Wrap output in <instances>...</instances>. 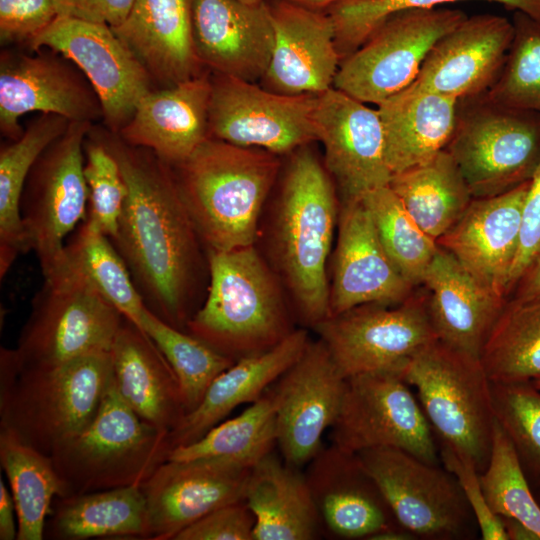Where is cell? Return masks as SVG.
Here are the masks:
<instances>
[{"instance_id": "12", "label": "cell", "mask_w": 540, "mask_h": 540, "mask_svg": "<svg viewBox=\"0 0 540 540\" xmlns=\"http://www.w3.org/2000/svg\"><path fill=\"white\" fill-rule=\"evenodd\" d=\"M466 17L439 7L392 14L341 61L333 87L377 105L414 83L434 44Z\"/></svg>"}, {"instance_id": "8", "label": "cell", "mask_w": 540, "mask_h": 540, "mask_svg": "<svg viewBox=\"0 0 540 540\" xmlns=\"http://www.w3.org/2000/svg\"><path fill=\"white\" fill-rule=\"evenodd\" d=\"M124 315L67 265L44 278L13 348L24 367H52L109 352Z\"/></svg>"}, {"instance_id": "51", "label": "cell", "mask_w": 540, "mask_h": 540, "mask_svg": "<svg viewBox=\"0 0 540 540\" xmlns=\"http://www.w3.org/2000/svg\"><path fill=\"white\" fill-rule=\"evenodd\" d=\"M540 254V161L529 180L522 209L519 245L507 284V297Z\"/></svg>"}, {"instance_id": "27", "label": "cell", "mask_w": 540, "mask_h": 540, "mask_svg": "<svg viewBox=\"0 0 540 540\" xmlns=\"http://www.w3.org/2000/svg\"><path fill=\"white\" fill-rule=\"evenodd\" d=\"M211 71L155 88L137 105L118 133L128 144L147 148L174 166L186 160L209 132Z\"/></svg>"}, {"instance_id": "48", "label": "cell", "mask_w": 540, "mask_h": 540, "mask_svg": "<svg viewBox=\"0 0 540 540\" xmlns=\"http://www.w3.org/2000/svg\"><path fill=\"white\" fill-rule=\"evenodd\" d=\"M438 445L441 462L460 484L480 530L481 539L508 540L501 517L493 513L487 503L479 471L471 461L448 445L441 442Z\"/></svg>"}, {"instance_id": "2", "label": "cell", "mask_w": 540, "mask_h": 540, "mask_svg": "<svg viewBox=\"0 0 540 540\" xmlns=\"http://www.w3.org/2000/svg\"><path fill=\"white\" fill-rule=\"evenodd\" d=\"M331 176L307 146L295 150L282 180L271 226L277 272L302 323L330 317L327 261L339 219Z\"/></svg>"}, {"instance_id": "39", "label": "cell", "mask_w": 540, "mask_h": 540, "mask_svg": "<svg viewBox=\"0 0 540 540\" xmlns=\"http://www.w3.org/2000/svg\"><path fill=\"white\" fill-rule=\"evenodd\" d=\"M270 387L237 416L221 421L197 441L173 448L168 460L217 458L248 468L255 466L277 446L276 410Z\"/></svg>"}, {"instance_id": "11", "label": "cell", "mask_w": 540, "mask_h": 540, "mask_svg": "<svg viewBox=\"0 0 540 540\" xmlns=\"http://www.w3.org/2000/svg\"><path fill=\"white\" fill-rule=\"evenodd\" d=\"M331 443L353 453L388 447L440 465L433 429L409 385L398 371L347 377Z\"/></svg>"}, {"instance_id": "25", "label": "cell", "mask_w": 540, "mask_h": 540, "mask_svg": "<svg viewBox=\"0 0 540 540\" xmlns=\"http://www.w3.org/2000/svg\"><path fill=\"white\" fill-rule=\"evenodd\" d=\"M274 48L262 78L284 95L320 94L333 87L341 58L329 14L290 0L268 5Z\"/></svg>"}, {"instance_id": "28", "label": "cell", "mask_w": 540, "mask_h": 540, "mask_svg": "<svg viewBox=\"0 0 540 540\" xmlns=\"http://www.w3.org/2000/svg\"><path fill=\"white\" fill-rule=\"evenodd\" d=\"M422 284L427 290L428 314L438 340L480 359L484 343L507 299L486 288L440 247Z\"/></svg>"}, {"instance_id": "30", "label": "cell", "mask_w": 540, "mask_h": 540, "mask_svg": "<svg viewBox=\"0 0 540 540\" xmlns=\"http://www.w3.org/2000/svg\"><path fill=\"white\" fill-rule=\"evenodd\" d=\"M110 355L114 385L128 406L154 426L175 428L187 413L180 384L146 332L124 317Z\"/></svg>"}, {"instance_id": "3", "label": "cell", "mask_w": 540, "mask_h": 540, "mask_svg": "<svg viewBox=\"0 0 540 540\" xmlns=\"http://www.w3.org/2000/svg\"><path fill=\"white\" fill-rule=\"evenodd\" d=\"M280 166L277 154L213 137L171 166L207 252L255 244L260 214Z\"/></svg>"}, {"instance_id": "23", "label": "cell", "mask_w": 540, "mask_h": 540, "mask_svg": "<svg viewBox=\"0 0 540 540\" xmlns=\"http://www.w3.org/2000/svg\"><path fill=\"white\" fill-rule=\"evenodd\" d=\"M195 53L204 68L249 82L262 79L274 48L268 4L191 0Z\"/></svg>"}, {"instance_id": "15", "label": "cell", "mask_w": 540, "mask_h": 540, "mask_svg": "<svg viewBox=\"0 0 540 540\" xmlns=\"http://www.w3.org/2000/svg\"><path fill=\"white\" fill-rule=\"evenodd\" d=\"M317 95H284L211 72L210 137L277 155L292 153L317 140L313 125Z\"/></svg>"}, {"instance_id": "43", "label": "cell", "mask_w": 540, "mask_h": 540, "mask_svg": "<svg viewBox=\"0 0 540 540\" xmlns=\"http://www.w3.org/2000/svg\"><path fill=\"white\" fill-rule=\"evenodd\" d=\"M480 482L493 513L522 522L540 539V506L511 440L496 419L490 457Z\"/></svg>"}, {"instance_id": "32", "label": "cell", "mask_w": 540, "mask_h": 540, "mask_svg": "<svg viewBox=\"0 0 540 540\" xmlns=\"http://www.w3.org/2000/svg\"><path fill=\"white\" fill-rule=\"evenodd\" d=\"M392 174L423 164L453 136L459 101L412 83L377 105Z\"/></svg>"}, {"instance_id": "36", "label": "cell", "mask_w": 540, "mask_h": 540, "mask_svg": "<svg viewBox=\"0 0 540 540\" xmlns=\"http://www.w3.org/2000/svg\"><path fill=\"white\" fill-rule=\"evenodd\" d=\"M388 186L417 225L435 241L457 222L473 199L446 149L423 164L392 174Z\"/></svg>"}, {"instance_id": "24", "label": "cell", "mask_w": 540, "mask_h": 540, "mask_svg": "<svg viewBox=\"0 0 540 540\" xmlns=\"http://www.w3.org/2000/svg\"><path fill=\"white\" fill-rule=\"evenodd\" d=\"M513 37L512 20L467 16L434 44L414 83L458 101L483 95L499 76Z\"/></svg>"}, {"instance_id": "45", "label": "cell", "mask_w": 540, "mask_h": 540, "mask_svg": "<svg viewBox=\"0 0 540 540\" xmlns=\"http://www.w3.org/2000/svg\"><path fill=\"white\" fill-rule=\"evenodd\" d=\"M471 0H341L329 7L341 61L359 48L392 14ZM498 3L540 22V0H478Z\"/></svg>"}, {"instance_id": "47", "label": "cell", "mask_w": 540, "mask_h": 540, "mask_svg": "<svg viewBox=\"0 0 540 540\" xmlns=\"http://www.w3.org/2000/svg\"><path fill=\"white\" fill-rule=\"evenodd\" d=\"M84 156L89 191L86 218L112 239L127 197L125 180L115 158L90 131L84 142Z\"/></svg>"}, {"instance_id": "46", "label": "cell", "mask_w": 540, "mask_h": 540, "mask_svg": "<svg viewBox=\"0 0 540 540\" xmlns=\"http://www.w3.org/2000/svg\"><path fill=\"white\" fill-rule=\"evenodd\" d=\"M491 392L496 421L540 481V390L531 381L491 382Z\"/></svg>"}, {"instance_id": "50", "label": "cell", "mask_w": 540, "mask_h": 540, "mask_svg": "<svg viewBox=\"0 0 540 540\" xmlns=\"http://www.w3.org/2000/svg\"><path fill=\"white\" fill-rule=\"evenodd\" d=\"M254 528V515L243 499L213 510L174 540H253Z\"/></svg>"}, {"instance_id": "10", "label": "cell", "mask_w": 540, "mask_h": 540, "mask_svg": "<svg viewBox=\"0 0 540 540\" xmlns=\"http://www.w3.org/2000/svg\"><path fill=\"white\" fill-rule=\"evenodd\" d=\"M92 126L70 122L38 157L23 188L20 216L43 278L65 268L66 238L87 217L84 142Z\"/></svg>"}, {"instance_id": "54", "label": "cell", "mask_w": 540, "mask_h": 540, "mask_svg": "<svg viewBox=\"0 0 540 540\" xmlns=\"http://www.w3.org/2000/svg\"><path fill=\"white\" fill-rule=\"evenodd\" d=\"M514 300H529L540 297V254L519 279L512 290Z\"/></svg>"}, {"instance_id": "16", "label": "cell", "mask_w": 540, "mask_h": 540, "mask_svg": "<svg viewBox=\"0 0 540 540\" xmlns=\"http://www.w3.org/2000/svg\"><path fill=\"white\" fill-rule=\"evenodd\" d=\"M26 48H49L70 59L100 99L102 124L115 133L130 121L138 103L157 88L141 62L103 23L58 16Z\"/></svg>"}, {"instance_id": "6", "label": "cell", "mask_w": 540, "mask_h": 540, "mask_svg": "<svg viewBox=\"0 0 540 540\" xmlns=\"http://www.w3.org/2000/svg\"><path fill=\"white\" fill-rule=\"evenodd\" d=\"M169 431L140 418L119 395L113 378L91 422L50 458L64 496L141 486L168 460Z\"/></svg>"}, {"instance_id": "34", "label": "cell", "mask_w": 540, "mask_h": 540, "mask_svg": "<svg viewBox=\"0 0 540 540\" xmlns=\"http://www.w3.org/2000/svg\"><path fill=\"white\" fill-rule=\"evenodd\" d=\"M45 530L57 540L149 539L146 500L136 485L59 497Z\"/></svg>"}, {"instance_id": "55", "label": "cell", "mask_w": 540, "mask_h": 540, "mask_svg": "<svg viewBox=\"0 0 540 540\" xmlns=\"http://www.w3.org/2000/svg\"><path fill=\"white\" fill-rule=\"evenodd\" d=\"M501 519L508 540H540L539 537L522 522L509 517H501Z\"/></svg>"}, {"instance_id": "38", "label": "cell", "mask_w": 540, "mask_h": 540, "mask_svg": "<svg viewBox=\"0 0 540 540\" xmlns=\"http://www.w3.org/2000/svg\"><path fill=\"white\" fill-rule=\"evenodd\" d=\"M480 362L492 383L540 378V297L505 302L484 343Z\"/></svg>"}, {"instance_id": "35", "label": "cell", "mask_w": 540, "mask_h": 540, "mask_svg": "<svg viewBox=\"0 0 540 540\" xmlns=\"http://www.w3.org/2000/svg\"><path fill=\"white\" fill-rule=\"evenodd\" d=\"M56 114L34 118L22 135L0 149V277L20 254L29 250L20 216V200L28 174L43 151L69 126Z\"/></svg>"}, {"instance_id": "14", "label": "cell", "mask_w": 540, "mask_h": 540, "mask_svg": "<svg viewBox=\"0 0 540 540\" xmlns=\"http://www.w3.org/2000/svg\"><path fill=\"white\" fill-rule=\"evenodd\" d=\"M345 378L374 371H400L419 351L438 340L427 296L401 303L364 304L314 327Z\"/></svg>"}, {"instance_id": "42", "label": "cell", "mask_w": 540, "mask_h": 540, "mask_svg": "<svg viewBox=\"0 0 540 540\" xmlns=\"http://www.w3.org/2000/svg\"><path fill=\"white\" fill-rule=\"evenodd\" d=\"M360 200L392 262L414 287L422 284L439 248L437 242L417 225L388 185L368 192Z\"/></svg>"}, {"instance_id": "56", "label": "cell", "mask_w": 540, "mask_h": 540, "mask_svg": "<svg viewBox=\"0 0 540 540\" xmlns=\"http://www.w3.org/2000/svg\"><path fill=\"white\" fill-rule=\"evenodd\" d=\"M417 539L411 532L404 528H393L381 531L373 535L370 540H413Z\"/></svg>"}, {"instance_id": "53", "label": "cell", "mask_w": 540, "mask_h": 540, "mask_svg": "<svg viewBox=\"0 0 540 540\" xmlns=\"http://www.w3.org/2000/svg\"><path fill=\"white\" fill-rule=\"evenodd\" d=\"M16 509L11 492L0 478V539H17L18 528L15 519Z\"/></svg>"}, {"instance_id": "31", "label": "cell", "mask_w": 540, "mask_h": 540, "mask_svg": "<svg viewBox=\"0 0 540 540\" xmlns=\"http://www.w3.org/2000/svg\"><path fill=\"white\" fill-rule=\"evenodd\" d=\"M309 340L306 329H295L273 348L235 361L214 379L197 407L169 432L171 448L197 441L235 408L259 399L299 358Z\"/></svg>"}, {"instance_id": "5", "label": "cell", "mask_w": 540, "mask_h": 540, "mask_svg": "<svg viewBox=\"0 0 540 540\" xmlns=\"http://www.w3.org/2000/svg\"><path fill=\"white\" fill-rule=\"evenodd\" d=\"M207 256V293L186 332L237 361L273 348L295 330L277 278L254 244Z\"/></svg>"}, {"instance_id": "44", "label": "cell", "mask_w": 540, "mask_h": 540, "mask_svg": "<svg viewBox=\"0 0 540 540\" xmlns=\"http://www.w3.org/2000/svg\"><path fill=\"white\" fill-rule=\"evenodd\" d=\"M514 37L503 68L484 96L497 104L540 114V22L514 11Z\"/></svg>"}, {"instance_id": "1", "label": "cell", "mask_w": 540, "mask_h": 540, "mask_svg": "<svg viewBox=\"0 0 540 540\" xmlns=\"http://www.w3.org/2000/svg\"><path fill=\"white\" fill-rule=\"evenodd\" d=\"M90 132L117 161L127 197L112 242L145 306L186 331L209 283L208 256L181 198L171 165L126 143L103 124Z\"/></svg>"}, {"instance_id": "7", "label": "cell", "mask_w": 540, "mask_h": 540, "mask_svg": "<svg viewBox=\"0 0 540 540\" xmlns=\"http://www.w3.org/2000/svg\"><path fill=\"white\" fill-rule=\"evenodd\" d=\"M399 373L416 388L438 442L483 472L492 448L495 414L491 381L480 359L436 340L415 354Z\"/></svg>"}, {"instance_id": "52", "label": "cell", "mask_w": 540, "mask_h": 540, "mask_svg": "<svg viewBox=\"0 0 540 540\" xmlns=\"http://www.w3.org/2000/svg\"><path fill=\"white\" fill-rule=\"evenodd\" d=\"M58 16L103 23L111 28L126 18L134 0H53Z\"/></svg>"}, {"instance_id": "41", "label": "cell", "mask_w": 540, "mask_h": 540, "mask_svg": "<svg viewBox=\"0 0 540 540\" xmlns=\"http://www.w3.org/2000/svg\"><path fill=\"white\" fill-rule=\"evenodd\" d=\"M140 328L154 341L176 374L187 413L201 402L214 379L235 363L190 333L165 323L148 308Z\"/></svg>"}, {"instance_id": "58", "label": "cell", "mask_w": 540, "mask_h": 540, "mask_svg": "<svg viewBox=\"0 0 540 540\" xmlns=\"http://www.w3.org/2000/svg\"><path fill=\"white\" fill-rule=\"evenodd\" d=\"M240 1L245 2V3H250V4H257V3L263 2L264 0H240Z\"/></svg>"}, {"instance_id": "59", "label": "cell", "mask_w": 540, "mask_h": 540, "mask_svg": "<svg viewBox=\"0 0 540 540\" xmlns=\"http://www.w3.org/2000/svg\"><path fill=\"white\" fill-rule=\"evenodd\" d=\"M531 382L534 384V386H535L536 388H538V389L540 390V378L534 379V380L531 381Z\"/></svg>"}, {"instance_id": "18", "label": "cell", "mask_w": 540, "mask_h": 540, "mask_svg": "<svg viewBox=\"0 0 540 540\" xmlns=\"http://www.w3.org/2000/svg\"><path fill=\"white\" fill-rule=\"evenodd\" d=\"M345 380L318 338L309 340L299 358L270 387L277 446L287 464L301 469L322 448L323 434L338 416Z\"/></svg>"}, {"instance_id": "29", "label": "cell", "mask_w": 540, "mask_h": 540, "mask_svg": "<svg viewBox=\"0 0 540 540\" xmlns=\"http://www.w3.org/2000/svg\"><path fill=\"white\" fill-rule=\"evenodd\" d=\"M112 29L157 88L208 70L194 49L191 0H134L123 22Z\"/></svg>"}, {"instance_id": "17", "label": "cell", "mask_w": 540, "mask_h": 540, "mask_svg": "<svg viewBox=\"0 0 540 540\" xmlns=\"http://www.w3.org/2000/svg\"><path fill=\"white\" fill-rule=\"evenodd\" d=\"M24 52L5 49L0 54V131L11 141L24 128L20 119L40 112L70 122L103 121V108L82 71L67 57L49 48Z\"/></svg>"}, {"instance_id": "26", "label": "cell", "mask_w": 540, "mask_h": 540, "mask_svg": "<svg viewBox=\"0 0 540 540\" xmlns=\"http://www.w3.org/2000/svg\"><path fill=\"white\" fill-rule=\"evenodd\" d=\"M529 181L504 193L473 198L437 245L453 255L481 284L507 298Z\"/></svg>"}, {"instance_id": "9", "label": "cell", "mask_w": 540, "mask_h": 540, "mask_svg": "<svg viewBox=\"0 0 540 540\" xmlns=\"http://www.w3.org/2000/svg\"><path fill=\"white\" fill-rule=\"evenodd\" d=\"M446 150L473 198L504 193L529 181L540 161V114L494 103L484 94L459 101Z\"/></svg>"}, {"instance_id": "20", "label": "cell", "mask_w": 540, "mask_h": 540, "mask_svg": "<svg viewBox=\"0 0 540 540\" xmlns=\"http://www.w3.org/2000/svg\"><path fill=\"white\" fill-rule=\"evenodd\" d=\"M250 470L217 458L162 463L140 486L146 500L149 539L174 540L213 510L243 500Z\"/></svg>"}, {"instance_id": "40", "label": "cell", "mask_w": 540, "mask_h": 540, "mask_svg": "<svg viewBox=\"0 0 540 540\" xmlns=\"http://www.w3.org/2000/svg\"><path fill=\"white\" fill-rule=\"evenodd\" d=\"M65 255L74 273L140 327L147 307L108 236L86 218L66 241Z\"/></svg>"}, {"instance_id": "37", "label": "cell", "mask_w": 540, "mask_h": 540, "mask_svg": "<svg viewBox=\"0 0 540 540\" xmlns=\"http://www.w3.org/2000/svg\"><path fill=\"white\" fill-rule=\"evenodd\" d=\"M0 463L9 481L18 540H42L54 497L64 496L52 459L0 430Z\"/></svg>"}, {"instance_id": "33", "label": "cell", "mask_w": 540, "mask_h": 540, "mask_svg": "<svg viewBox=\"0 0 540 540\" xmlns=\"http://www.w3.org/2000/svg\"><path fill=\"white\" fill-rule=\"evenodd\" d=\"M244 501L255 518L253 540H312L322 534L305 474L273 452L251 468Z\"/></svg>"}, {"instance_id": "19", "label": "cell", "mask_w": 540, "mask_h": 540, "mask_svg": "<svg viewBox=\"0 0 540 540\" xmlns=\"http://www.w3.org/2000/svg\"><path fill=\"white\" fill-rule=\"evenodd\" d=\"M325 167L343 201L360 200L387 186L392 173L385 157L383 125L377 109L332 87L317 95L313 110Z\"/></svg>"}, {"instance_id": "13", "label": "cell", "mask_w": 540, "mask_h": 540, "mask_svg": "<svg viewBox=\"0 0 540 540\" xmlns=\"http://www.w3.org/2000/svg\"><path fill=\"white\" fill-rule=\"evenodd\" d=\"M357 455L399 525L416 538H473L475 517L460 484L445 467L396 448H372Z\"/></svg>"}, {"instance_id": "22", "label": "cell", "mask_w": 540, "mask_h": 540, "mask_svg": "<svg viewBox=\"0 0 540 540\" xmlns=\"http://www.w3.org/2000/svg\"><path fill=\"white\" fill-rule=\"evenodd\" d=\"M330 288V316L364 304L393 305L414 286L386 253L372 217L361 200L340 205Z\"/></svg>"}, {"instance_id": "49", "label": "cell", "mask_w": 540, "mask_h": 540, "mask_svg": "<svg viewBox=\"0 0 540 540\" xmlns=\"http://www.w3.org/2000/svg\"><path fill=\"white\" fill-rule=\"evenodd\" d=\"M57 17L53 0H0L1 43L26 47Z\"/></svg>"}, {"instance_id": "21", "label": "cell", "mask_w": 540, "mask_h": 540, "mask_svg": "<svg viewBox=\"0 0 540 540\" xmlns=\"http://www.w3.org/2000/svg\"><path fill=\"white\" fill-rule=\"evenodd\" d=\"M304 474L322 534L370 540L381 531L403 528L357 453L323 445Z\"/></svg>"}, {"instance_id": "57", "label": "cell", "mask_w": 540, "mask_h": 540, "mask_svg": "<svg viewBox=\"0 0 540 540\" xmlns=\"http://www.w3.org/2000/svg\"><path fill=\"white\" fill-rule=\"evenodd\" d=\"M290 1L304 5L309 8L320 10L325 7L329 8L330 6H332L333 4L341 0H290Z\"/></svg>"}, {"instance_id": "4", "label": "cell", "mask_w": 540, "mask_h": 540, "mask_svg": "<svg viewBox=\"0 0 540 540\" xmlns=\"http://www.w3.org/2000/svg\"><path fill=\"white\" fill-rule=\"evenodd\" d=\"M112 378L110 351L24 367L13 349L1 347L0 430L50 457L91 422Z\"/></svg>"}]
</instances>
